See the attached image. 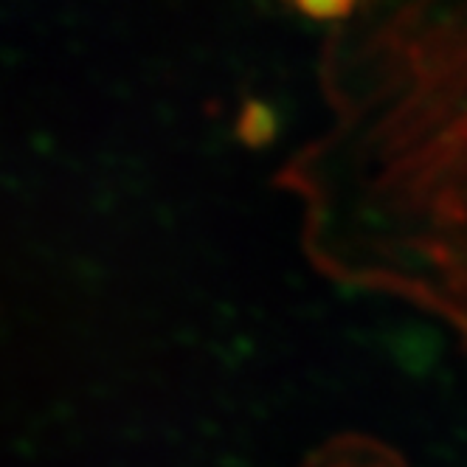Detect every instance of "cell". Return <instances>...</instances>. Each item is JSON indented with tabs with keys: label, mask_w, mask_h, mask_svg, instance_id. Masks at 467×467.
Listing matches in <instances>:
<instances>
[{
	"label": "cell",
	"mask_w": 467,
	"mask_h": 467,
	"mask_svg": "<svg viewBox=\"0 0 467 467\" xmlns=\"http://www.w3.org/2000/svg\"><path fill=\"white\" fill-rule=\"evenodd\" d=\"M285 4L313 20H349L358 9V0H285Z\"/></svg>",
	"instance_id": "6da1fadb"
}]
</instances>
